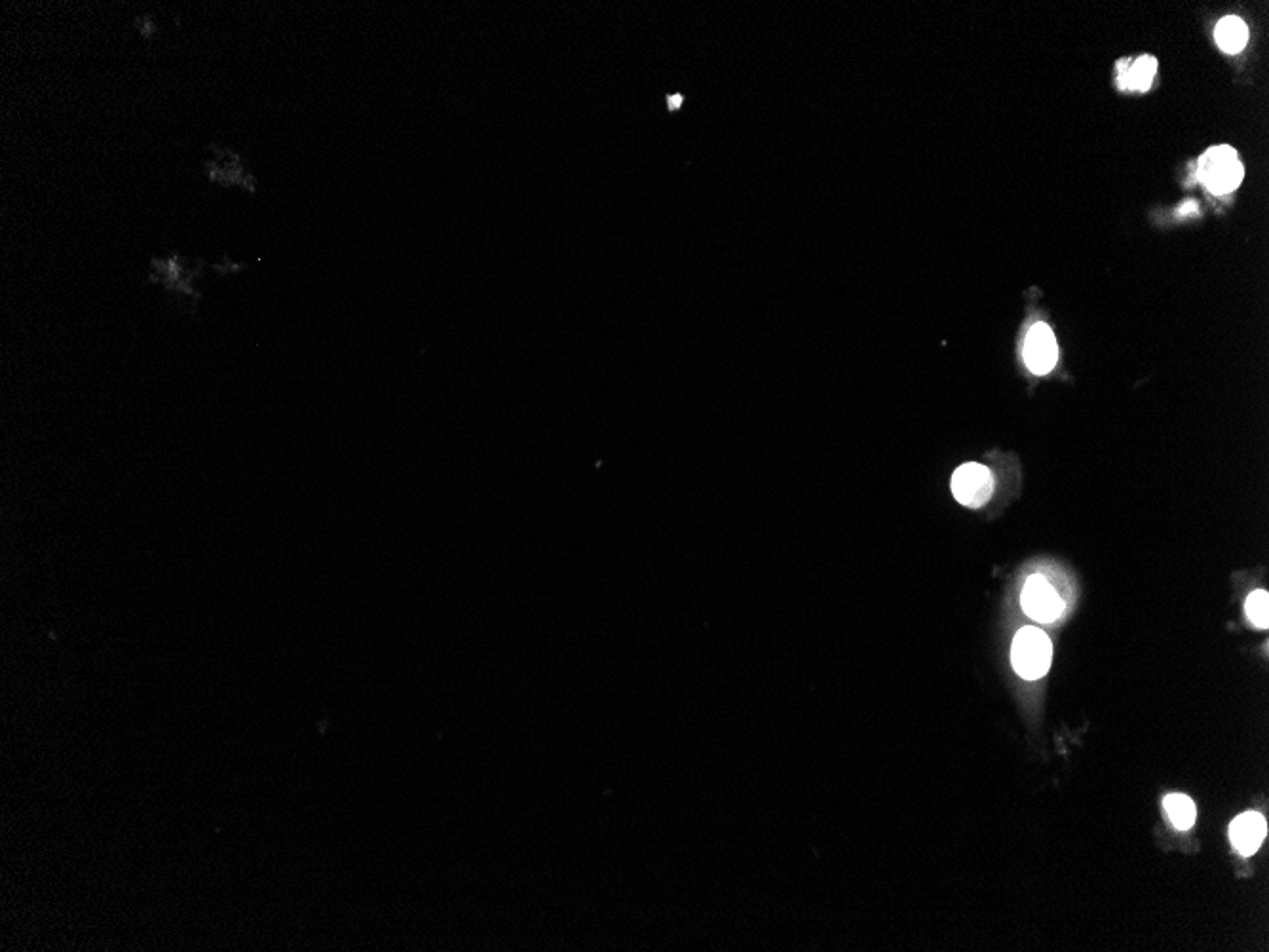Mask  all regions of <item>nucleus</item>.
Instances as JSON below:
<instances>
[{"label":"nucleus","instance_id":"9b49d317","mask_svg":"<svg viewBox=\"0 0 1269 952\" xmlns=\"http://www.w3.org/2000/svg\"><path fill=\"white\" fill-rule=\"evenodd\" d=\"M1245 610H1247V616H1249V620H1251V622H1252V624H1254L1256 628H1260V629H1268V626H1269L1268 592H1264V590H1258V592H1254V594H1251V595H1249V599H1247V605H1245Z\"/></svg>","mask_w":1269,"mask_h":952},{"label":"nucleus","instance_id":"f03ea898","mask_svg":"<svg viewBox=\"0 0 1269 952\" xmlns=\"http://www.w3.org/2000/svg\"><path fill=\"white\" fill-rule=\"evenodd\" d=\"M1243 164L1235 149L1218 145L1209 149L1199 160V179L1213 194L1233 192L1243 181Z\"/></svg>","mask_w":1269,"mask_h":952},{"label":"nucleus","instance_id":"ddd939ff","mask_svg":"<svg viewBox=\"0 0 1269 952\" xmlns=\"http://www.w3.org/2000/svg\"><path fill=\"white\" fill-rule=\"evenodd\" d=\"M212 266H213V270H217L219 274H230V272H240V270H244V268H246V264H244V262H240V264H238V262H232V260L228 259L226 255H224V259H223V262H217V264H212Z\"/></svg>","mask_w":1269,"mask_h":952},{"label":"nucleus","instance_id":"f8f14e48","mask_svg":"<svg viewBox=\"0 0 1269 952\" xmlns=\"http://www.w3.org/2000/svg\"><path fill=\"white\" fill-rule=\"evenodd\" d=\"M135 29L139 31L143 41H153L156 37V33H158V25H156L154 17L149 16V14L135 17Z\"/></svg>","mask_w":1269,"mask_h":952},{"label":"nucleus","instance_id":"9d476101","mask_svg":"<svg viewBox=\"0 0 1269 952\" xmlns=\"http://www.w3.org/2000/svg\"><path fill=\"white\" fill-rule=\"evenodd\" d=\"M1163 806H1165V812H1167L1169 820L1175 825V829L1187 831L1189 827H1193L1195 818H1197V810H1195V804H1193V800L1189 797L1181 795V793L1169 795V797H1165Z\"/></svg>","mask_w":1269,"mask_h":952},{"label":"nucleus","instance_id":"6e6552de","mask_svg":"<svg viewBox=\"0 0 1269 952\" xmlns=\"http://www.w3.org/2000/svg\"><path fill=\"white\" fill-rule=\"evenodd\" d=\"M1157 73V61L1151 55H1143L1135 61L1119 63V87L1146 91L1151 86Z\"/></svg>","mask_w":1269,"mask_h":952},{"label":"nucleus","instance_id":"20e7f679","mask_svg":"<svg viewBox=\"0 0 1269 952\" xmlns=\"http://www.w3.org/2000/svg\"><path fill=\"white\" fill-rule=\"evenodd\" d=\"M1020 603L1024 612L1042 624H1051L1064 612V601L1046 576L1034 574L1026 580Z\"/></svg>","mask_w":1269,"mask_h":952},{"label":"nucleus","instance_id":"423d86ee","mask_svg":"<svg viewBox=\"0 0 1269 952\" xmlns=\"http://www.w3.org/2000/svg\"><path fill=\"white\" fill-rule=\"evenodd\" d=\"M1268 834V823L1258 812H1245L1229 825V838L1235 850L1243 856H1252L1262 846Z\"/></svg>","mask_w":1269,"mask_h":952},{"label":"nucleus","instance_id":"7ed1b4c3","mask_svg":"<svg viewBox=\"0 0 1269 952\" xmlns=\"http://www.w3.org/2000/svg\"><path fill=\"white\" fill-rule=\"evenodd\" d=\"M994 489V479L986 466L978 462L962 464L952 476V494L966 508L984 506Z\"/></svg>","mask_w":1269,"mask_h":952},{"label":"nucleus","instance_id":"0eeeda50","mask_svg":"<svg viewBox=\"0 0 1269 952\" xmlns=\"http://www.w3.org/2000/svg\"><path fill=\"white\" fill-rule=\"evenodd\" d=\"M210 149H212L215 156L204 164L206 177L212 183L223 185V187H240L242 188L244 179L250 175V172L244 168L242 156L228 151V149H221L215 143L210 145Z\"/></svg>","mask_w":1269,"mask_h":952},{"label":"nucleus","instance_id":"1a4fd4ad","mask_svg":"<svg viewBox=\"0 0 1269 952\" xmlns=\"http://www.w3.org/2000/svg\"><path fill=\"white\" fill-rule=\"evenodd\" d=\"M1215 39H1217V44H1218V48L1222 51L1237 53L1247 46L1249 29H1247V25H1245V21L1241 17L1229 16L1217 25Z\"/></svg>","mask_w":1269,"mask_h":952},{"label":"nucleus","instance_id":"4468645a","mask_svg":"<svg viewBox=\"0 0 1269 952\" xmlns=\"http://www.w3.org/2000/svg\"><path fill=\"white\" fill-rule=\"evenodd\" d=\"M677 105H682V97H680V95H673V97L669 99V109L673 111Z\"/></svg>","mask_w":1269,"mask_h":952},{"label":"nucleus","instance_id":"f257e3e1","mask_svg":"<svg viewBox=\"0 0 1269 952\" xmlns=\"http://www.w3.org/2000/svg\"><path fill=\"white\" fill-rule=\"evenodd\" d=\"M1053 645L1046 631L1038 628H1022L1015 635L1012 660L1016 673L1022 679L1034 681L1044 677L1051 667Z\"/></svg>","mask_w":1269,"mask_h":952},{"label":"nucleus","instance_id":"39448f33","mask_svg":"<svg viewBox=\"0 0 1269 952\" xmlns=\"http://www.w3.org/2000/svg\"><path fill=\"white\" fill-rule=\"evenodd\" d=\"M1024 359L1036 375H1046L1057 365V341L1047 323H1036L1030 329L1024 345Z\"/></svg>","mask_w":1269,"mask_h":952}]
</instances>
